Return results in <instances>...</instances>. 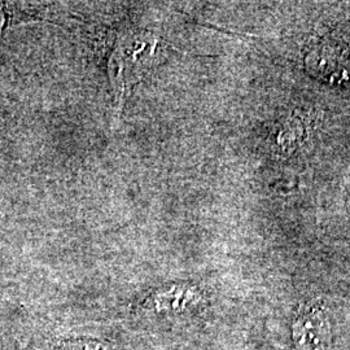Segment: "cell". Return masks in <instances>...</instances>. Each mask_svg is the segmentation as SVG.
<instances>
[{"label":"cell","instance_id":"2","mask_svg":"<svg viewBox=\"0 0 350 350\" xmlns=\"http://www.w3.org/2000/svg\"><path fill=\"white\" fill-rule=\"evenodd\" d=\"M293 340L299 350H328L329 325L319 304L301 308L293 323Z\"/></svg>","mask_w":350,"mask_h":350},{"label":"cell","instance_id":"1","mask_svg":"<svg viewBox=\"0 0 350 350\" xmlns=\"http://www.w3.org/2000/svg\"><path fill=\"white\" fill-rule=\"evenodd\" d=\"M157 46L159 42L150 38L148 40L137 37L120 40L109 63L113 85L118 90V98L122 96L126 88L138 82L140 77L150 70Z\"/></svg>","mask_w":350,"mask_h":350},{"label":"cell","instance_id":"3","mask_svg":"<svg viewBox=\"0 0 350 350\" xmlns=\"http://www.w3.org/2000/svg\"><path fill=\"white\" fill-rule=\"evenodd\" d=\"M157 309H185L189 305H195L200 300V295L192 287H173L163 293L157 295L154 299Z\"/></svg>","mask_w":350,"mask_h":350}]
</instances>
